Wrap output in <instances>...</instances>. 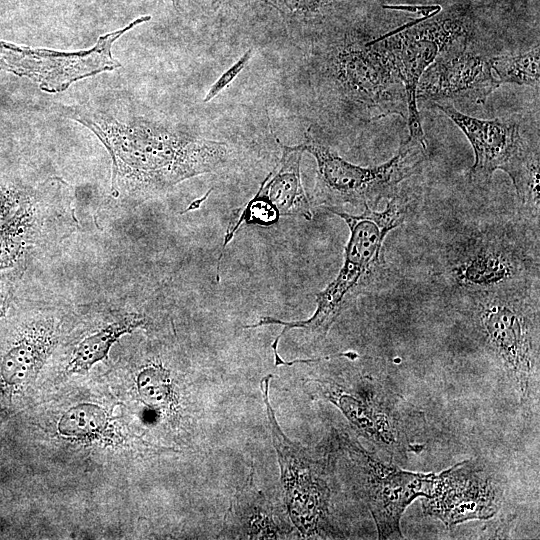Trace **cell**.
<instances>
[{
  "mask_svg": "<svg viewBox=\"0 0 540 540\" xmlns=\"http://www.w3.org/2000/svg\"><path fill=\"white\" fill-rule=\"evenodd\" d=\"M61 326L62 321L53 314H43L26 324L2 358V380L9 386L33 380L57 345Z\"/></svg>",
  "mask_w": 540,
  "mask_h": 540,
  "instance_id": "cell-16",
  "label": "cell"
},
{
  "mask_svg": "<svg viewBox=\"0 0 540 540\" xmlns=\"http://www.w3.org/2000/svg\"><path fill=\"white\" fill-rule=\"evenodd\" d=\"M66 114L87 126L112 158V194L151 198L178 183L221 169L232 149L211 140L148 120L121 123L87 108H66Z\"/></svg>",
  "mask_w": 540,
  "mask_h": 540,
  "instance_id": "cell-1",
  "label": "cell"
},
{
  "mask_svg": "<svg viewBox=\"0 0 540 540\" xmlns=\"http://www.w3.org/2000/svg\"><path fill=\"white\" fill-rule=\"evenodd\" d=\"M272 377L267 375L261 380V391L281 468L288 513L303 536L318 535L329 523L328 468L331 456L317 457L315 452L293 443L283 434L269 401Z\"/></svg>",
  "mask_w": 540,
  "mask_h": 540,
  "instance_id": "cell-8",
  "label": "cell"
},
{
  "mask_svg": "<svg viewBox=\"0 0 540 540\" xmlns=\"http://www.w3.org/2000/svg\"><path fill=\"white\" fill-rule=\"evenodd\" d=\"M282 147L277 167L263 180L256 195L279 216L312 219L310 201L302 185L300 163L303 151L299 145Z\"/></svg>",
  "mask_w": 540,
  "mask_h": 540,
  "instance_id": "cell-17",
  "label": "cell"
},
{
  "mask_svg": "<svg viewBox=\"0 0 540 540\" xmlns=\"http://www.w3.org/2000/svg\"><path fill=\"white\" fill-rule=\"evenodd\" d=\"M436 13L377 38L390 54L405 88L409 138L423 145L426 140L416 100L418 82L443 51L469 38L464 20L456 15L435 16Z\"/></svg>",
  "mask_w": 540,
  "mask_h": 540,
  "instance_id": "cell-9",
  "label": "cell"
},
{
  "mask_svg": "<svg viewBox=\"0 0 540 540\" xmlns=\"http://www.w3.org/2000/svg\"><path fill=\"white\" fill-rule=\"evenodd\" d=\"M454 293L539 281V233L525 224L488 225L453 240L440 271Z\"/></svg>",
  "mask_w": 540,
  "mask_h": 540,
  "instance_id": "cell-4",
  "label": "cell"
},
{
  "mask_svg": "<svg viewBox=\"0 0 540 540\" xmlns=\"http://www.w3.org/2000/svg\"><path fill=\"white\" fill-rule=\"evenodd\" d=\"M145 318L135 312L117 314L100 328L84 336L73 348L66 371L82 374L105 359L113 344L124 334L145 324Z\"/></svg>",
  "mask_w": 540,
  "mask_h": 540,
  "instance_id": "cell-18",
  "label": "cell"
},
{
  "mask_svg": "<svg viewBox=\"0 0 540 540\" xmlns=\"http://www.w3.org/2000/svg\"><path fill=\"white\" fill-rule=\"evenodd\" d=\"M539 54V45H537L525 53L489 58L492 72H495L499 86L511 83L530 86L539 91Z\"/></svg>",
  "mask_w": 540,
  "mask_h": 540,
  "instance_id": "cell-20",
  "label": "cell"
},
{
  "mask_svg": "<svg viewBox=\"0 0 540 540\" xmlns=\"http://www.w3.org/2000/svg\"><path fill=\"white\" fill-rule=\"evenodd\" d=\"M539 148L533 146L509 174L516 189L520 217L527 227L539 233Z\"/></svg>",
  "mask_w": 540,
  "mask_h": 540,
  "instance_id": "cell-19",
  "label": "cell"
},
{
  "mask_svg": "<svg viewBox=\"0 0 540 540\" xmlns=\"http://www.w3.org/2000/svg\"><path fill=\"white\" fill-rule=\"evenodd\" d=\"M319 387L359 434L390 456H405L419 417L390 384L368 377L354 388L332 380L319 381Z\"/></svg>",
  "mask_w": 540,
  "mask_h": 540,
  "instance_id": "cell-7",
  "label": "cell"
},
{
  "mask_svg": "<svg viewBox=\"0 0 540 540\" xmlns=\"http://www.w3.org/2000/svg\"><path fill=\"white\" fill-rule=\"evenodd\" d=\"M106 425L107 415L100 406L81 403L62 414L58 431L69 437H92L101 433Z\"/></svg>",
  "mask_w": 540,
  "mask_h": 540,
  "instance_id": "cell-22",
  "label": "cell"
},
{
  "mask_svg": "<svg viewBox=\"0 0 540 540\" xmlns=\"http://www.w3.org/2000/svg\"><path fill=\"white\" fill-rule=\"evenodd\" d=\"M281 14L293 31L322 24L342 0H265Z\"/></svg>",
  "mask_w": 540,
  "mask_h": 540,
  "instance_id": "cell-21",
  "label": "cell"
},
{
  "mask_svg": "<svg viewBox=\"0 0 540 540\" xmlns=\"http://www.w3.org/2000/svg\"><path fill=\"white\" fill-rule=\"evenodd\" d=\"M321 60L325 83L339 100L371 119L394 113L407 118L404 85L378 39L362 41L346 36L331 43Z\"/></svg>",
  "mask_w": 540,
  "mask_h": 540,
  "instance_id": "cell-5",
  "label": "cell"
},
{
  "mask_svg": "<svg viewBox=\"0 0 540 540\" xmlns=\"http://www.w3.org/2000/svg\"><path fill=\"white\" fill-rule=\"evenodd\" d=\"M291 527L277 508L257 488L254 467L247 482L236 491L224 518L222 538L278 539L284 538Z\"/></svg>",
  "mask_w": 540,
  "mask_h": 540,
  "instance_id": "cell-15",
  "label": "cell"
},
{
  "mask_svg": "<svg viewBox=\"0 0 540 540\" xmlns=\"http://www.w3.org/2000/svg\"><path fill=\"white\" fill-rule=\"evenodd\" d=\"M150 19V15L141 16L123 29L99 37L93 48L85 51L31 49L0 41V69L30 78L46 92H61L74 81L119 67L111 54L112 44Z\"/></svg>",
  "mask_w": 540,
  "mask_h": 540,
  "instance_id": "cell-11",
  "label": "cell"
},
{
  "mask_svg": "<svg viewBox=\"0 0 540 540\" xmlns=\"http://www.w3.org/2000/svg\"><path fill=\"white\" fill-rule=\"evenodd\" d=\"M502 494V488L480 464L464 461L435 474L423 511L450 528L492 518L500 508Z\"/></svg>",
  "mask_w": 540,
  "mask_h": 540,
  "instance_id": "cell-12",
  "label": "cell"
},
{
  "mask_svg": "<svg viewBox=\"0 0 540 540\" xmlns=\"http://www.w3.org/2000/svg\"><path fill=\"white\" fill-rule=\"evenodd\" d=\"M253 49L247 50L230 68H228L210 87L203 101L209 102L225 89L245 68L253 56Z\"/></svg>",
  "mask_w": 540,
  "mask_h": 540,
  "instance_id": "cell-24",
  "label": "cell"
},
{
  "mask_svg": "<svg viewBox=\"0 0 540 540\" xmlns=\"http://www.w3.org/2000/svg\"><path fill=\"white\" fill-rule=\"evenodd\" d=\"M469 38L443 51L424 71L416 88V100L431 105L471 101L484 103L499 87L489 58L469 48Z\"/></svg>",
  "mask_w": 540,
  "mask_h": 540,
  "instance_id": "cell-13",
  "label": "cell"
},
{
  "mask_svg": "<svg viewBox=\"0 0 540 540\" xmlns=\"http://www.w3.org/2000/svg\"><path fill=\"white\" fill-rule=\"evenodd\" d=\"M465 134L474 151L470 180L477 184L490 181L496 170L509 174L534 146L521 136L518 124L503 119L483 120L468 116L454 105L433 104Z\"/></svg>",
  "mask_w": 540,
  "mask_h": 540,
  "instance_id": "cell-14",
  "label": "cell"
},
{
  "mask_svg": "<svg viewBox=\"0 0 540 540\" xmlns=\"http://www.w3.org/2000/svg\"><path fill=\"white\" fill-rule=\"evenodd\" d=\"M454 294L478 340L526 402L539 371V281Z\"/></svg>",
  "mask_w": 540,
  "mask_h": 540,
  "instance_id": "cell-3",
  "label": "cell"
},
{
  "mask_svg": "<svg viewBox=\"0 0 540 540\" xmlns=\"http://www.w3.org/2000/svg\"><path fill=\"white\" fill-rule=\"evenodd\" d=\"M339 216L349 228V239L344 248L343 264L333 281L316 294V309L306 320L286 322L273 317H262L244 328L280 325L281 333L271 347L274 361L281 357L278 343L291 329L304 330L314 341L323 339L341 313L360 295L366 293L380 277L383 262L382 248L390 231L406 220L410 202L397 191L381 211L364 208L361 214L352 215L341 209H327Z\"/></svg>",
  "mask_w": 540,
  "mask_h": 540,
  "instance_id": "cell-2",
  "label": "cell"
},
{
  "mask_svg": "<svg viewBox=\"0 0 540 540\" xmlns=\"http://www.w3.org/2000/svg\"><path fill=\"white\" fill-rule=\"evenodd\" d=\"M141 400L150 407H164L171 396L169 372L160 364L145 366L137 376Z\"/></svg>",
  "mask_w": 540,
  "mask_h": 540,
  "instance_id": "cell-23",
  "label": "cell"
},
{
  "mask_svg": "<svg viewBox=\"0 0 540 540\" xmlns=\"http://www.w3.org/2000/svg\"><path fill=\"white\" fill-rule=\"evenodd\" d=\"M305 137L299 147L317 164L313 202L326 209L344 204L373 209L383 198L394 195L400 182L415 174L426 158V145L408 137L387 162L362 167L344 160L310 134Z\"/></svg>",
  "mask_w": 540,
  "mask_h": 540,
  "instance_id": "cell-6",
  "label": "cell"
},
{
  "mask_svg": "<svg viewBox=\"0 0 540 540\" xmlns=\"http://www.w3.org/2000/svg\"><path fill=\"white\" fill-rule=\"evenodd\" d=\"M233 0H212L213 3L215 4H224V3H229V2H232Z\"/></svg>",
  "mask_w": 540,
  "mask_h": 540,
  "instance_id": "cell-25",
  "label": "cell"
},
{
  "mask_svg": "<svg viewBox=\"0 0 540 540\" xmlns=\"http://www.w3.org/2000/svg\"><path fill=\"white\" fill-rule=\"evenodd\" d=\"M357 471L360 494L373 516L380 539L403 538L400 519L417 497H427L435 474L406 471L367 452L347 435L340 437Z\"/></svg>",
  "mask_w": 540,
  "mask_h": 540,
  "instance_id": "cell-10",
  "label": "cell"
}]
</instances>
